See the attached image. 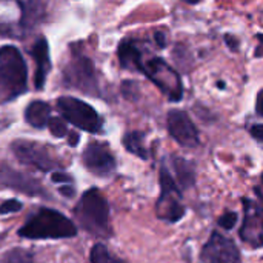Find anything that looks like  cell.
Instances as JSON below:
<instances>
[{"instance_id":"6da1fadb","label":"cell","mask_w":263,"mask_h":263,"mask_svg":"<svg viewBox=\"0 0 263 263\" xmlns=\"http://www.w3.org/2000/svg\"><path fill=\"white\" fill-rule=\"evenodd\" d=\"M18 236L28 240L71 239L77 236V227L63 213L43 206L22 225Z\"/></svg>"},{"instance_id":"7a4b0ae2","label":"cell","mask_w":263,"mask_h":263,"mask_svg":"<svg viewBox=\"0 0 263 263\" xmlns=\"http://www.w3.org/2000/svg\"><path fill=\"white\" fill-rule=\"evenodd\" d=\"M74 214L80 228L86 233L100 239L111 236L109 205L97 188H89L82 194Z\"/></svg>"},{"instance_id":"3957f363","label":"cell","mask_w":263,"mask_h":263,"mask_svg":"<svg viewBox=\"0 0 263 263\" xmlns=\"http://www.w3.org/2000/svg\"><path fill=\"white\" fill-rule=\"evenodd\" d=\"M28 89V66L22 52L6 45L0 48V102H11Z\"/></svg>"},{"instance_id":"277c9868","label":"cell","mask_w":263,"mask_h":263,"mask_svg":"<svg viewBox=\"0 0 263 263\" xmlns=\"http://www.w3.org/2000/svg\"><path fill=\"white\" fill-rule=\"evenodd\" d=\"M160 196L157 199L156 213L160 220L168 223H177L186 214L185 206L182 205V190L176 183L170 168L162 163L159 171Z\"/></svg>"},{"instance_id":"5b68a950","label":"cell","mask_w":263,"mask_h":263,"mask_svg":"<svg viewBox=\"0 0 263 263\" xmlns=\"http://www.w3.org/2000/svg\"><path fill=\"white\" fill-rule=\"evenodd\" d=\"M57 109L66 122L72 123L76 128L82 131L91 134H97L102 131V125H103L102 117L91 105H88L80 99L69 97V96L59 97Z\"/></svg>"},{"instance_id":"8992f818","label":"cell","mask_w":263,"mask_h":263,"mask_svg":"<svg viewBox=\"0 0 263 263\" xmlns=\"http://www.w3.org/2000/svg\"><path fill=\"white\" fill-rule=\"evenodd\" d=\"M140 72H143L171 102H180L183 96L180 76L160 57H153L143 62Z\"/></svg>"},{"instance_id":"52a82bcc","label":"cell","mask_w":263,"mask_h":263,"mask_svg":"<svg viewBox=\"0 0 263 263\" xmlns=\"http://www.w3.org/2000/svg\"><path fill=\"white\" fill-rule=\"evenodd\" d=\"M63 83L68 88L79 89L85 94L99 96V83L94 63L85 55H77L63 69Z\"/></svg>"},{"instance_id":"ba28073f","label":"cell","mask_w":263,"mask_h":263,"mask_svg":"<svg viewBox=\"0 0 263 263\" xmlns=\"http://www.w3.org/2000/svg\"><path fill=\"white\" fill-rule=\"evenodd\" d=\"M11 151L23 165L32 166L42 173H49L60 168V163L51 156L46 146L40 143L31 140H14L11 143Z\"/></svg>"},{"instance_id":"9c48e42d","label":"cell","mask_w":263,"mask_h":263,"mask_svg":"<svg viewBox=\"0 0 263 263\" xmlns=\"http://www.w3.org/2000/svg\"><path fill=\"white\" fill-rule=\"evenodd\" d=\"M200 260L203 263H242V256L234 240L219 231H213L200 251Z\"/></svg>"},{"instance_id":"30bf717a","label":"cell","mask_w":263,"mask_h":263,"mask_svg":"<svg viewBox=\"0 0 263 263\" xmlns=\"http://www.w3.org/2000/svg\"><path fill=\"white\" fill-rule=\"evenodd\" d=\"M82 162L85 168L99 177H109L117 168V162L111 149L100 142H91L82 153Z\"/></svg>"},{"instance_id":"8fae6325","label":"cell","mask_w":263,"mask_h":263,"mask_svg":"<svg viewBox=\"0 0 263 263\" xmlns=\"http://www.w3.org/2000/svg\"><path fill=\"white\" fill-rule=\"evenodd\" d=\"M166 126L170 136L185 148H196L200 145L199 131L190 116L182 109H171L166 116Z\"/></svg>"},{"instance_id":"7c38bea8","label":"cell","mask_w":263,"mask_h":263,"mask_svg":"<svg viewBox=\"0 0 263 263\" xmlns=\"http://www.w3.org/2000/svg\"><path fill=\"white\" fill-rule=\"evenodd\" d=\"M242 203H243L245 216H243V223L239 230V236L245 243L251 245L253 248H260L263 242L262 205L260 202H254L247 197L242 199Z\"/></svg>"},{"instance_id":"4fadbf2b","label":"cell","mask_w":263,"mask_h":263,"mask_svg":"<svg viewBox=\"0 0 263 263\" xmlns=\"http://www.w3.org/2000/svg\"><path fill=\"white\" fill-rule=\"evenodd\" d=\"M0 183L3 186L17 190L18 193H23L26 196L49 199V194L46 193L43 185H40L35 179H32L20 171L9 168L8 165L0 166Z\"/></svg>"},{"instance_id":"5bb4252c","label":"cell","mask_w":263,"mask_h":263,"mask_svg":"<svg viewBox=\"0 0 263 263\" xmlns=\"http://www.w3.org/2000/svg\"><path fill=\"white\" fill-rule=\"evenodd\" d=\"M31 55L35 60V76H34V86L37 91L43 89L46 83L48 72L51 69V59H49V46L48 40L42 35L35 40L31 48Z\"/></svg>"},{"instance_id":"9a60e30c","label":"cell","mask_w":263,"mask_h":263,"mask_svg":"<svg viewBox=\"0 0 263 263\" xmlns=\"http://www.w3.org/2000/svg\"><path fill=\"white\" fill-rule=\"evenodd\" d=\"M117 55H119V62H120L122 68L131 69V71L142 69V65H143L142 51L134 40H129V39L122 40L117 48Z\"/></svg>"},{"instance_id":"2e32d148","label":"cell","mask_w":263,"mask_h":263,"mask_svg":"<svg viewBox=\"0 0 263 263\" xmlns=\"http://www.w3.org/2000/svg\"><path fill=\"white\" fill-rule=\"evenodd\" d=\"M171 166L174 170V180L179 185L180 190H188L194 186L196 182V171L191 162H188L183 157L171 156Z\"/></svg>"},{"instance_id":"e0dca14e","label":"cell","mask_w":263,"mask_h":263,"mask_svg":"<svg viewBox=\"0 0 263 263\" xmlns=\"http://www.w3.org/2000/svg\"><path fill=\"white\" fill-rule=\"evenodd\" d=\"M51 117V106L46 102L34 100L25 109V120L32 128L42 129L46 128V123Z\"/></svg>"},{"instance_id":"ac0fdd59","label":"cell","mask_w":263,"mask_h":263,"mask_svg":"<svg viewBox=\"0 0 263 263\" xmlns=\"http://www.w3.org/2000/svg\"><path fill=\"white\" fill-rule=\"evenodd\" d=\"M123 148L131 153L133 156L142 159V160H148V149L145 146V134L142 131H129L123 136L122 139Z\"/></svg>"},{"instance_id":"d6986e66","label":"cell","mask_w":263,"mask_h":263,"mask_svg":"<svg viewBox=\"0 0 263 263\" xmlns=\"http://www.w3.org/2000/svg\"><path fill=\"white\" fill-rule=\"evenodd\" d=\"M89 262L91 263H126L114 256L103 243H96L89 251Z\"/></svg>"},{"instance_id":"ffe728a7","label":"cell","mask_w":263,"mask_h":263,"mask_svg":"<svg viewBox=\"0 0 263 263\" xmlns=\"http://www.w3.org/2000/svg\"><path fill=\"white\" fill-rule=\"evenodd\" d=\"M46 128L49 129V133L57 137V139H63L66 137V134L69 133L68 131V125H66V120L63 117H49L48 123H46Z\"/></svg>"},{"instance_id":"44dd1931","label":"cell","mask_w":263,"mask_h":263,"mask_svg":"<svg viewBox=\"0 0 263 263\" xmlns=\"http://www.w3.org/2000/svg\"><path fill=\"white\" fill-rule=\"evenodd\" d=\"M237 222H239V214L234 213V211H227V213L222 214V216L219 217V220H217L219 227L223 228V230H227V231L233 230V228L237 225Z\"/></svg>"},{"instance_id":"7402d4cb","label":"cell","mask_w":263,"mask_h":263,"mask_svg":"<svg viewBox=\"0 0 263 263\" xmlns=\"http://www.w3.org/2000/svg\"><path fill=\"white\" fill-rule=\"evenodd\" d=\"M22 202H18L17 199H9L0 203V214L6 216V214H12V213H18L22 210Z\"/></svg>"},{"instance_id":"603a6c76","label":"cell","mask_w":263,"mask_h":263,"mask_svg":"<svg viewBox=\"0 0 263 263\" xmlns=\"http://www.w3.org/2000/svg\"><path fill=\"white\" fill-rule=\"evenodd\" d=\"M51 180L54 182V183H72V177L69 176V174H66V173H63V171H54L52 174H51Z\"/></svg>"},{"instance_id":"cb8c5ba5","label":"cell","mask_w":263,"mask_h":263,"mask_svg":"<svg viewBox=\"0 0 263 263\" xmlns=\"http://www.w3.org/2000/svg\"><path fill=\"white\" fill-rule=\"evenodd\" d=\"M225 43H227L228 48H230L231 51H234V52L239 49V45H240L239 39L234 37V35H231V34H227V35H225Z\"/></svg>"},{"instance_id":"d4e9b609","label":"cell","mask_w":263,"mask_h":263,"mask_svg":"<svg viewBox=\"0 0 263 263\" xmlns=\"http://www.w3.org/2000/svg\"><path fill=\"white\" fill-rule=\"evenodd\" d=\"M251 136L257 140V142H262L263 140V125L262 123H257V125H253L251 129H250Z\"/></svg>"},{"instance_id":"484cf974","label":"cell","mask_w":263,"mask_h":263,"mask_svg":"<svg viewBox=\"0 0 263 263\" xmlns=\"http://www.w3.org/2000/svg\"><path fill=\"white\" fill-rule=\"evenodd\" d=\"M59 193L62 194V196H65V197H74V194H76V190H74V186L71 185V183H65V185H62L60 188H59Z\"/></svg>"},{"instance_id":"4316f807","label":"cell","mask_w":263,"mask_h":263,"mask_svg":"<svg viewBox=\"0 0 263 263\" xmlns=\"http://www.w3.org/2000/svg\"><path fill=\"white\" fill-rule=\"evenodd\" d=\"M154 40H156L159 48H165L166 46V35L162 31H156L154 32Z\"/></svg>"},{"instance_id":"83f0119b","label":"cell","mask_w":263,"mask_h":263,"mask_svg":"<svg viewBox=\"0 0 263 263\" xmlns=\"http://www.w3.org/2000/svg\"><path fill=\"white\" fill-rule=\"evenodd\" d=\"M79 140H80V137H79L77 133H74V131L68 133V143H69L71 146H77Z\"/></svg>"},{"instance_id":"f1b7e54d","label":"cell","mask_w":263,"mask_h":263,"mask_svg":"<svg viewBox=\"0 0 263 263\" xmlns=\"http://www.w3.org/2000/svg\"><path fill=\"white\" fill-rule=\"evenodd\" d=\"M257 39H259V45H257L256 57H257V59H260V57H262V34H257Z\"/></svg>"},{"instance_id":"f546056e","label":"cell","mask_w":263,"mask_h":263,"mask_svg":"<svg viewBox=\"0 0 263 263\" xmlns=\"http://www.w3.org/2000/svg\"><path fill=\"white\" fill-rule=\"evenodd\" d=\"M260 94H262V92H259L257 100H256V111H257L259 116H262V109H260V102H262V99H260Z\"/></svg>"},{"instance_id":"4dcf8cb0","label":"cell","mask_w":263,"mask_h":263,"mask_svg":"<svg viewBox=\"0 0 263 263\" xmlns=\"http://www.w3.org/2000/svg\"><path fill=\"white\" fill-rule=\"evenodd\" d=\"M182 2H185V3H190V5H197L200 0H182Z\"/></svg>"},{"instance_id":"1f68e13d","label":"cell","mask_w":263,"mask_h":263,"mask_svg":"<svg viewBox=\"0 0 263 263\" xmlns=\"http://www.w3.org/2000/svg\"><path fill=\"white\" fill-rule=\"evenodd\" d=\"M217 86H219V89H225V83L220 80V82H217Z\"/></svg>"}]
</instances>
